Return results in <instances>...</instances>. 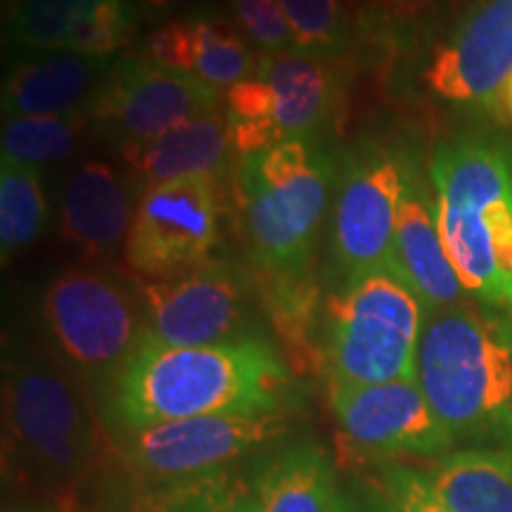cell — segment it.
Returning <instances> with one entry per match:
<instances>
[{"instance_id":"cell-9","label":"cell","mask_w":512,"mask_h":512,"mask_svg":"<svg viewBox=\"0 0 512 512\" xmlns=\"http://www.w3.org/2000/svg\"><path fill=\"white\" fill-rule=\"evenodd\" d=\"M290 430L287 411L226 413L126 432L121 463L145 486L230 470Z\"/></svg>"},{"instance_id":"cell-24","label":"cell","mask_w":512,"mask_h":512,"mask_svg":"<svg viewBox=\"0 0 512 512\" xmlns=\"http://www.w3.org/2000/svg\"><path fill=\"white\" fill-rule=\"evenodd\" d=\"M133 512H259L252 479L230 470L147 486Z\"/></svg>"},{"instance_id":"cell-3","label":"cell","mask_w":512,"mask_h":512,"mask_svg":"<svg viewBox=\"0 0 512 512\" xmlns=\"http://www.w3.org/2000/svg\"><path fill=\"white\" fill-rule=\"evenodd\" d=\"M432 188L441 240L465 292L512 311V152L482 136L441 143Z\"/></svg>"},{"instance_id":"cell-17","label":"cell","mask_w":512,"mask_h":512,"mask_svg":"<svg viewBox=\"0 0 512 512\" xmlns=\"http://www.w3.org/2000/svg\"><path fill=\"white\" fill-rule=\"evenodd\" d=\"M143 57L195 76L219 91H230L249 79L259 62V55L252 53V46L233 19L214 12L164 22L145 38Z\"/></svg>"},{"instance_id":"cell-4","label":"cell","mask_w":512,"mask_h":512,"mask_svg":"<svg viewBox=\"0 0 512 512\" xmlns=\"http://www.w3.org/2000/svg\"><path fill=\"white\" fill-rule=\"evenodd\" d=\"M332 181V157L313 140H285L240 157L235 188L242 238L259 275L294 278L311 273Z\"/></svg>"},{"instance_id":"cell-14","label":"cell","mask_w":512,"mask_h":512,"mask_svg":"<svg viewBox=\"0 0 512 512\" xmlns=\"http://www.w3.org/2000/svg\"><path fill=\"white\" fill-rule=\"evenodd\" d=\"M328 392L344 437L363 451L439 460L453 453L456 441L434 415L415 377L328 387Z\"/></svg>"},{"instance_id":"cell-8","label":"cell","mask_w":512,"mask_h":512,"mask_svg":"<svg viewBox=\"0 0 512 512\" xmlns=\"http://www.w3.org/2000/svg\"><path fill=\"white\" fill-rule=\"evenodd\" d=\"M41 316L48 335L81 375L107 382L147 332L143 304L112 275L67 268L46 287Z\"/></svg>"},{"instance_id":"cell-6","label":"cell","mask_w":512,"mask_h":512,"mask_svg":"<svg viewBox=\"0 0 512 512\" xmlns=\"http://www.w3.org/2000/svg\"><path fill=\"white\" fill-rule=\"evenodd\" d=\"M5 460L48 489L69 491L100 463V430L86 396L46 356L24 354L5 366Z\"/></svg>"},{"instance_id":"cell-29","label":"cell","mask_w":512,"mask_h":512,"mask_svg":"<svg viewBox=\"0 0 512 512\" xmlns=\"http://www.w3.org/2000/svg\"><path fill=\"white\" fill-rule=\"evenodd\" d=\"M230 19L261 55L294 53V38L280 0H226Z\"/></svg>"},{"instance_id":"cell-25","label":"cell","mask_w":512,"mask_h":512,"mask_svg":"<svg viewBox=\"0 0 512 512\" xmlns=\"http://www.w3.org/2000/svg\"><path fill=\"white\" fill-rule=\"evenodd\" d=\"M48 226V200L41 171L3 159L0 166V252L8 261L41 238Z\"/></svg>"},{"instance_id":"cell-21","label":"cell","mask_w":512,"mask_h":512,"mask_svg":"<svg viewBox=\"0 0 512 512\" xmlns=\"http://www.w3.org/2000/svg\"><path fill=\"white\" fill-rule=\"evenodd\" d=\"M100 60L74 53H34L10 69L3 81V114L34 117V114L79 112L95 93Z\"/></svg>"},{"instance_id":"cell-1","label":"cell","mask_w":512,"mask_h":512,"mask_svg":"<svg viewBox=\"0 0 512 512\" xmlns=\"http://www.w3.org/2000/svg\"><path fill=\"white\" fill-rule=\"evenodd\" d=\"M294 380L264 335L211 347H171L145 332L100 384L102 418L126 434L202 415L287 411Z\"/></svg>"},{"instance_id":"cell-16","label":"cell","mask_w":512,"mask_h":512,"mask_svg":"<svg viewBox=\"0 0 512 512\" xmlns=\"http://www.w3.org/2000/svg\"><path fill=\"white\" fill-rule=\"evenodd\" d=\"M389 268L418 294L425 313L465 302V287L448 259L439 233L437 197H432L415 162L408 164Z\"/></svg>"},{"instance_id":"cell-30","label":"cell","mask_w":512,"mask_h":512,"mask_svg":"<svg viewBox=\"0 0 512 512\" xmlns=\"http://www.w3.org/2000/svg\"><path fill=\"white\" fill-rule=\"evenodd\" d=\"M382 496L387 512H451L434 494L430 479L406 467H382Z\"/></svg>"},{"instance_id":"cell-23","label":"cell","mask_w":512,"mask_h":512,"mask_svg":"<svg viewBox=\"0 0 512 512\" xmlns=\"http://www.w3.org/2000/svg\"><path fill=\"white\" fill-rule=\"evenodd\" d=\"M102 0H10L5 31L24 53H67Z\"/></svg>"},{"instance_id":"cell-28","label":"cell","mask_w":512,"mask_h":512,"mask_svg":"<svg viewBox=\"0 0 512 512\" xmlns=\"http://www.w3.org/2000/svg\"><path fill=\"white\" fill-rule=\"evenodd\" d=\"M140 10L131 0H102L93 17L79 29L67 53L105 60L131 46L138 34Z\"/></svg>"},{"instance_id":"cell-32","label":"cell","mask_w":512,"mask_h":512,"mask_svg":"<svg viewBox=\"0 0 512 512\" xmlns=\"http://www.w3.org/2000/svg\"><path fill=\"white\" fill-rule=\"evenodd\" d=\"M494 112L498 114V119L505 121V124H512V76L505 81L503 91L498 93V98L494 102Z\"/></svg>"},{"instance_id":"cell-26","label":"cell","mask_w":512,"mask_h":512,"mask_svg":"<svg viewBox=\"0 0 512 512\" xmlns=\"http://www.w3.org/2000/svg\"><path fill=\"white\" fill-rule=\"evenodd\" d=\"M86 112L34 114V117H8L3 124V159L34 166L60 162L76 150L79 133L86 126Z\"/></svg>"},{"instance_id":"cell-22","label":"cell","mask_w":512,"mask_h":512,"mask_svg":"<svg viewBox=\"0 0 512 512\" xmlns=\"http://www.w3.org/2000/svg\"><path fill=\"white\" fill-rule=\"evenodd\" d=\"M427 479L451 512H512V451H453Z\"/></svg>"},{"instance_id":"cell-33","label":"cell","mask_w":512,"mask_h":512,"mask_svg":"<svg viewBox=\"0 0 512 512\" xmlns=\"http://www.w3.org/2000/svg\"><path fill=\"white\" fill-rule=\"evenodd\" d=\"M3 512H67V510H57L53 505H5Z\"/></svg>"},{"instance_id":"cell-18","label":"cell","mask_w":512,"mask_h":512,"mask_svg":"<svg viewBox=\"0 0 512 512\" xmlns=\"http://www.w3.org/2000/svg\"><path fill=\"white\" fill-rule=\"evenodd\" d=\"M128 174L140 185L181 181L192 176H223L235 155L226 114L214 112L169 128L162 136L119 145Z\"/></svg>"},{"instance_id":"cell-31","label":"cell","mask_w":512,"mask_h":512,"mask_svg":"<svg viewBox=\"0 0 512 512\" xmlns=\"http://www.w3.org/2000/svg\"><path fill=\"white\" fill-rule=\"evenodd\" d=\"M138 10L145 12L147 17H171L181 15V12H190V15H197V8L204 3V0H136Z\"/></svg>"},{"instance_id":"cell-10","label":"cell","mask_w":512,"mask_h":512,"mask_svg":"<svg viewBox=\"0 0 512 512\" xmlns=\"http://www.w3.org/2000/svg\"><path fill=\"white\" fill-rule=\"evenodd\" d=\"M408 164L411 159L401 150L380 140H361L344 155L330 228L337 280L392 264L396 214Z\"/></svg>"},{"instance_id":"cell-19","label":"cell","mask_w":512,"mask_h":512,"mask_svg":"<svg viewBox=\"0 0 512 512\" xmlns=\"http://www.w3.org/2000/svg\"><path fill=\"white\" fill-rule=\"evenodd\" d=\"M133 214L136 209L124 178L110 164L98 159L83 162L64 183L60 233L81 254L93 259L112 254L126 242Z\"/></svg>"},{"instance_id":"cell-2","label":"cell","mask_w":512,"mask_h":512,"mask_svg":"<svg viewBox=\"0 0 512 512\" xmlns=\"http://www.w3.org/2000/svg\"><path fill=\"white\" fill-rule=\"evenodd\" d=\"M456 444L512 451V325L472 304L427 313L415 366Z\"/></svg>"},{"instance_id":"cell-13","label":"cell","mask_w":512,"mask_h":512,"mask_svg":"<svg viewBox=\"0 0 512 512\" xmlns=\"http://www.w3.org/2000/svg\"><path fill=\"white\" fill-rule=\"evenodd\" d=\"M86 107L95 131L124 145L221 112V91L147 57H133L105 74Z\"/></svg>"},{"instance_id":"cell-12","label":"cell","mask_w":512,"mask_h":512,"mask_svg":"<svg viewBox=\"0 0 512 512\" xmlns=\"http://www.w3.org/2000/svg\"><path fill=\"white\" fill-rule=\"evenodd\" d=\"M150 335L171 347H211L256 337L252 275L230 261L138 287Z\"/></svg>"},{"instance_id":"cell-7","label":"cell","mask_w":512,"mask_h":512,"mask_svg":"<svg viewBox=\"0 0 512 512\" xmlns=\"http://www.w3.org/2000/svg\"><path fill=\"white\" fill-rule=\"evenodd\" d=\"M342 83L335 62L299 53L259 55L254 74L226 93L233 152H252L285 140H313L330 124Z\"/></svg>"},{"instance_id":"cell-11","label":"cell","mask_w":512,"mask_h":512,"mask_svg":"<svg viewBox=\"0 0 512 512\" xmlns=\"http://www.w3.org/2000/svg\"><path fill=\"white\" fill-rule=\"evenodd\" d=\"M223 181L192 176L147 188L124 242L126 266L140 278L164 280L211 261L219 245Z\"/></svg>"},{"instance_id":"cell-15","label":"cell","mask_w":512,"mask_h":512,"mask_svg":"<svg viewBox=\"0 0 512 512\" xmlns=\"http://www.w3.org/2000/svg\"><path fill=\"white\" fill-rule=\"evenodd\" d=\"M512 76V0H475L434 48L427 88L451 105L494 110Z\"/></svg>"},{"instance_id":"cell-5","label":"cell","mask_w":512,"mask_h":512,"mask_svg":"<svg viewBox=\"0 0 512 512\" xmlns=\"http://www.w3.org/2000/svg\"><path fill=\"white\" fill-rule=\"evenodd\" d=\"M425 306L392 268L337 280L320 306L318 361L328 387L411 380Z\"/></svg>"},{"instance_id":"cell-20","label":"cell","mask_w":512,"mask_h":512,"mask_svg":"<svg viewBox=\"0 0 512 512\" xmlns=\"http://www.w3.org/2000/svg\"><path fill=\"white\" fill-rule=\"evenodd\" d=\"M252 489L259 512H358L339 489L325 448L302 441L256 460Z\"/></svg>"},{"instance_id":"cell-27","label":"cell","mask_w":512,"mask_h":512,"mask_svg":"<svg viewBox=\"0 0 512 512\" xmlns=\"http://www.w3.org/2000/svg\"><path fill=\"white\" fill-rule=\"evenodd\" d=\"M290 22L294 53L335 62L349 46L344 0H280Z\"/></svg>"}]
</instances>
